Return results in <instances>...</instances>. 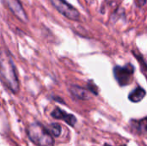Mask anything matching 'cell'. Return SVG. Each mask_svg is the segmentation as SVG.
I'll return each mask as SVG.
<instances>
[{
    "label": "cell",
    "instance_id": "obj_1",
    "mask_svg": "<svg viewBox=\"0 0 147 146\" xmlns=\"http://www.w3.org/2000/svg\"><path fill=\"white\" fill-rule=\"evenodd\" d=\"M0 79L13 93H18L19 80L15 64L10 56H5L0 59Z\"/></svg>",
    "mask_w": 147,
    "mask_h": 146
},
{
    "label": "cell",
    "instance_id": "obj_7",
    "mask_svg": "<svg viewBox=\"0 0 147 146\" xmlns=\"http://www.w3.org/2000/svg\"><path fill=\"white\" fill-rule=\"evenodd\" d=\"M69 90L72 96L79 100H89L91 97V92L88 89H84L78 85H71Z\"/></svg>",
    "mask_w": 147,
    "mask_h": 146
},
{
    "label": "cell",
    "instance_id": "obj_5",
    "mask_svg": "<svg viewBox=\"0 0 147 146\" xmlns=\"http://www.w3.org/2000/svg\"><path fill=\"white\" fill-rule=\"evenodd\" d=\"M6 4L9 10L22 22H27L28 21V17L19 0H6Z\"/></svg>",
    "mask_w": 147,
    "mask_h": 146
},
{
    "label": "cell",
    "instance_id": "obj_2",
    "mask_svg": "<svg viewBox=\"0 0 147 146\" xmlns=\"http://www.w3.org/2000/svg\"><path fill=\"white\" fill-rule=\"evenodd\" d=\"M29 139L37 146H53V139L48 130L41 124L35 122L28 128Z\"/></svg>",
    "mask_w": 147,
    "mask_h": 146
},
{
    "label": "cell",
    "instance_id": "obj_4",
    "mask_svg": "<svg viewBox=\"0 0 147 146\" xmlns=\"http://www.w3.org/2000/svg\"><path fill=\"white\" fill-rule=\"evenodd\" d=\"M52 5L64 16L71 21H79L80 13L65 0H50Z\"/></svg>",
    "mask_w": 147,
    "mask_h": 146
},
{
    "label": "cell",
    "instance_id": "obj_6",
    "mask_svg": "<svg viewBox=\"0 0 147 146\" xmlns=\"http://www.w3.org/2000/svg\"><path fill=\"white\" fill-rule=\"evenodd\" d=\"M51 115L53 118L57 119V120H63L64 121H65L68 125L73 126L76 122H77V119L74 115L71 114H67L66 112H65L64 110L56 108L52 113Z\"/></svg>",
    "mask_w": 147,
    "mask_h": 146
},
{
    "label": "cell",
    "instance_id": "obj_3",
    "mask_svg": "<svg viewBox=\"0 0 147 146\" xmlns=\"http://www.w3.org/2000/svg\"><path fill=\"white\" fill-rule=\"evenodd\" d=\"M113 73L119 85L126 86L130 84V83L133 80L134 67L132 64H127L124 66L116 65L113 70Z\"/></svg>",
    "mask_w": 147,
    "mask_h": 146
},
{
    "label": "cell",
    "instance_id": "obj_10",
    "mask_svg": "<svg viewBox=\"0 0 147 146\" xmlns=\"http://www.w3.org/2000/svg\"><path fill=\"white\" fill-rule=\"evenodd\" d=\"M48 129L54 137H59L61 133V126L59 124H52L49 126Z\"/></svg>",
    "mask_w": 147,
    "mask_h": 146
},
{
    "label": "cell",
    "instance_id": "obj_9",
    "mask_svg": "<svg viewBox=\"0 0 147 146\" xmlns=\"http://www.w3.org/2000/svg\"><path fill=\"white\" fill-rule=\"evenodd\" d=\"M135 127L140 134L147 133V117L135 122Z\"/></svg>",
    "mask_w": 147,
    "mask_h": 146
},
{
    "label": "cell",
    "instance_id": "obj_8",
    "mask_svg": "<svg viewBox=\"0 0 147 146\" xmlns=\"http://www.w3.org/2000/svg\"><path fill=\"white\" fill-rule=\"evenodd\" d=\"M146 90L141 88V87H137L136 89H134L133 91L130 92L129 96H128V99L132 102H141L144 97L146 96Z\"/></svg>",
    "mask_w": 147,
    "mask_h": 146
},
{
    "label": "cell",
    "instance_id": "obj_11",
    "mask_svg": "<svg viewBox=\"0 0 147 146\" xmlns=\"http://www.w3.org/2000/svg\"><path fill=\"white\" fill-rule=\"evenodd\" d=\"M146 3V0H137V5L141 7Z\"/></svg>",
    "mask_w": 147,
    "mask_h": 146
}]
</instances>
